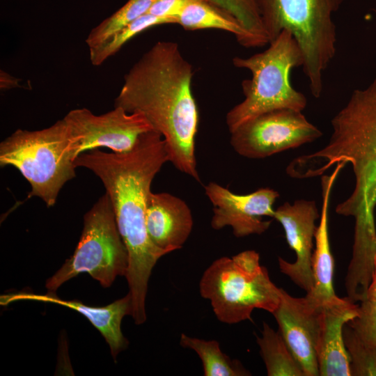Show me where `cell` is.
Returning <instances> with one entry per match:
<instances>
[{"instance_id": "cell-1", "label": "cell", "mask_w": 376, "mask_h": 376, "mask_svg": "<svg viewBox=\"0 0 376 376\" xmlns=\"http://www.w3.org/2000/svg\"><path fill=\"white\" fill-rule=\"evenodd\" d=\"M169 162L166 143L152 130L142 134L126 152H106L100 148L79 155L76 167L93 172L102 181L115 213L129 257L125 275L132 298V317L141 324L146 320L148 281L157 262L168 251L150 240L146 225L147 201L152 182Z\"/></svg>"}, {"instance_id": "cell-2", "label": "cell", "mask_w": 376, "mask_h": 376, "mask_svg": "<svg viewBox=\"0 0 376 376\" xmlns=\"http://www.w3.org/2000/svg\"><path fill=\"white\" fill-rule=\"evenodd\" d=\"M192 65L177 42L159 41L132 65L114 100L140 113L165 141L169 162L198 182L195 138L198 111L191 90Z\"/></svg>"}, {"instance_id": "cell-3", "label": "cell", "mask_w": 376, "mask_h": 376, "mask_svg": "<svg viewBox=\"0 0 376 376\" xmlns=\"http://www.w3.org/2000/svg\"><path fill=\"white\" fill-rule=\"evenodd\" d=\"M332 133L327 145L293 159L290 175L304 179L322 175L338 163H350L354 187L351 195L336 207L338 214L352 217L354 228H375L376 207V78L354 90L345 105L331 120Z\"/></svg>"}, {"instance_id": "cell-4", "label": "cell", "mask_w": 376, "mask_h": 376, "mask_svg": "<svg viewBox=\"0 0 376 376\" xmlns=\"http://www.w3.org/2000/svg\"><path fill=\"white\" fill-rule=\"evenodd\" d=\"M265 51L249 57L236 56L233 64L249 70L251 77L242 82L244 99L226 114L230 133L263 113L292 109L302 111L307 99L291 84L290 72L302 66L304 57L292 34L283 30Z\"/></svg>"}, {"instance_id": "cell-5", "label": "cell", "mask_w": 376, "mask_h": 376, "mask_svg": "<svg viewBox=\"0 0 376 376\" xmlns=\"http://www.w3.org/2000/svg\"><path fill=\"white\" fill-rule=\"evenodd\" d=\"M344 0H260L261 16L269 43L283 30L290 31L301 50L303 72L311 93L323 91V75L336 53L333 15Z\"/></svg>"}, {"instance_id": "cell-6", "label": "cell", "mask_w": 376, "mask_h": 376, "mask_svg": "<svg viewBox=\"0 0 376 376\" xmlns=\"http://www.w3.org/2000/svg\"><path fill=\"white\" fill-rule=\"evenodd\" d=\"M70 135L64 118L40 130L18 129L0 143V166L16 168L28 181V198L54 206L64 185L76 177Z\"/></svg>"}, {"instance_id": "cell-7", "label": "cell", "mask_w": 376, "mask_h": 376, "mask_svg": "<svg viewBox=\"0 0 376 376\" xmlns=\"http://www.w3.org/2000/svg\"><path fill=\"white\" fill-rule=\"evenodd\" d=\"M202 297L210 300L217 319L226 324L251 320L256 308L272 313L278 307L282 288L270 279L254 250L215 260L199 282Z\"/></svg>"}, {"instance_id": "cell-8", "label": "cell", "mask_w": 376, "mask_h": 376, "mask_svg": "<svg viewBox=\"0 0 376 376\" xmlns=\"http://www.w3.org/2000/svg\"><path fill=\"white\" fill-rule=\"evenodd\" d=\"M128 263L127 249L118 230L111 202L105 193L85 214L74 253L45 285L48 292H55L67 281L87 273L108 288L117 276H125Z\"/></svg>"}, {"instance_id": "cell-9", "label": "cell", "mask_w": 376, "mask_h": 376, "mask_svg": "<svg viewBox=\"0 0 376 376\" xmlns=\"http://www.w3.org/2000/svg\"><path fill=\"white\" fill-rule=\"evenodd\" d=\"M230 134V145L237 154L263 159L311 143L322 132L302 111L279 109L250 119Z\"/></svg>"}, {"instance_id": "cell-10", "label": "cell", "mask_w": 376, "mask_h": 376, "mask_svg": "<svg viewBox=\"0 0 376 376\" xmlns=\"http://www.w3.org/2000/svg\"><path fill=\"white\" fill-rule=\"evenodd\" d=\"M77 157L101 148L113 152L131 150L139 136L152 127L140 113H129L120 107L101 115L86 108L70 111L64 117Z\"/></svg>"}, {"instance_id": "cell-11", "label": "cell", "mask_w": 376, "mask_h": 376, "mask_svg": "<svg viewBox=\"0 0 376 376\" xmlns=\"http://www.w3.org/2000/svg\"><path fill=\"white\" fill-rule=\"evenodd\" d=\"M204 188L205 195L213 205L211 219L213 229L230 226L235 237H243L261 235L269 228L272 221L263 218L274 217L273 206L279 197L277 191L263 187L240 195L214 182L207 183Z\"/></svg>"}, {"instance_id": "cell-12", "label": "cell", "mask_w": 376, "mask_h": 376, "mask_svg": "<svg viewBox=\"0 0 376 376\" xmlns=\"http://www.w3.org/2000/svg\"><path fill=\"white\" fill-rule=\"evenodd\" d=\"M320 217L315 202L304 199L292 204L284 203L275 210L273 217L283 226L286 241L296 256L294 263L279 257V269L306 293L313 286L312 256L318 227L315 221Z\"/></svg>"}, {"instance_id": "cell-13", "label": "cell", "mask_w": 376, "mask_h": 376, "mask_svg": "<svg viewBox=\"0 0 376 376\" xmlns=\"http://www.w3.org/2000/svg\"><path fill=\"white\" fill-rule=\"evenodd\" d=\"M320 308L305 297H295L282 289L280 303L272 313L305 376L320 375L316 342Z\"/></svg>"}, {"instance_id": "cell-14", "label": "cell", "mask_w": 376, "mask_h": 376, "mask_svg": "<svg viewBox=\"0 0 376 376\" xmlns=\"http://www.w3.org/2000/svg\"><path fill=\"white\" fill-rule=\"evenodd\" d=\"M359 305L347 297L336 296L321 306L318 317L316 354L321 376H351L345 347V325L359 315Z\"/></svg>"}, {"instance_id": "cell-15", "label": "cell", "mask_w": 376, "mask_h": 376, "mask_svg": "<svg viewBox=\"0 0 376 376\" xmlns=\"http://www.w3.org/2000/svg\"><path fill=\"white\" fill-rule=\"evenodd\" d=\"M25 300L58 304L79 312L101 333L108 343L113 358L126 349L128 345V341L121 331V322L124 316L132 315V298L130 293L102 307L88 306L77 300L63 299L52 292H48L45 295L28 292L3 295L1 296L0 303L1 305L6 306L14 301Z\"/></svg>"}, {"instance_id": "cell-16", "label": "cell", "mask_w": 376, "mask_h": 376, "mask_svg": "<svg viewBox=\"0 0 376 376\" xmlns=\"http://www.w3.org/2000/svg\"><path fill=\"white\" fill-rule=\"evenodd\" d=\"M193 224L191 210L185 201L166 192L150 191L146 225L156 246L169 253L181 249L191 233Z\"/></svg>"}, {"instance_id": "cell-17", "label": "cell", "mask_w": 376, "mask_h": 376, "mask_svg": "<svg viewBox=\"0 0 376 376\" xmlns=\"http://www.w3.org/2000/svg\"><path fill=\"white\" fill-rule=\"evenodd\" d=\"M345 165L343 162L338 163L330 175L321 177L322 209L315 235V249L312 256L313 286L305 296L317 307H321L337 296L334 288V259L329 237V207L334 184Z\"/></svg>"}, {"instance_id": "cell-18", "label": "cell", "mask_w": 376, "mask_h": 376, "mask_svg": "<svg viewBox=\"0 0 376 376\" xmlns=\"http://www.w3.org/2000/svg\"><path fill=\"white\" fill-rule=\"evenodd\" d=\"M175 24L190 31L223 30L234 35L242 46L257 47L252 36L235 17L205 0H189L176 17Z\"/></svg>"}, {"instance_id": "cell-19", "label": "cell", "mask_w": 376, "mask_h": 376, "mask_svg": "<svg viewBox=\"0 0 376 376\" xmlns=\"http://www.w3.org/2000/svg\"><path fill=\"white\" fill-rule=\"evenodd\" d=\"M257 343L268 376H305L281 333L266 322Z\"/></svg>"}, {"instance_id": "cell-20", "label": "cell", "mask_w": 376, "mask_h": 376, "mask_svg": "<svg viewBox=\"0 0 376 376\" xmlns=\"http://www.w3.org/2000/svg\"><path fill=\"white\" fill-rule=\"evenodd\" d=\"M182 347L194 350L200 357L205 376H246L251 375L242 363L224 354L215 340H206L182 334Z\"/></svg>"}, {"instance_id": "cell-21", "label": "cell", "mask_w": 376, "mask_h": 376, "mask_svg": "<svg viewBox=\"0 0 376 376\" xmlns=\"http://www.w3.org/2000/svg\"><path fill=\"white\" fill-rule=\"evenodd\" d=\"M173 24L169 19L146 13L119 31H116L98 45L89 48L90 61L93 65L99 66L116 54L130 40L146 29L158 25Z\"/></svg>"}, {"instance_id": "cell-22", "label": "cell", "mask_w": 376, "mask_h": 376, "mask_svg": "<svg viewBox=\"0 0 376 376\" xmlns=\"http://www.w3.org/2000/svg\"><path fill=\"white\" fill-rule=\"evenodd\" d=\"M235 17L252 36L257 47L269 44L260 9V0H205Z\"/></svg>"}, {"instance_id": "cell-23", "label": "cell", "mask_w": 376, "mask_h": 376, "mask_svg": "<svg viewBox=\"0 0 376 376\" xmlns=\"http://www.w3.org/2000/svg\"><path fill=\"white\" fill-rule=\"evenodd\" d=\"M155 0H128L111 16L91 29L86 43L88 48L100 44L110 36L146 14Z\"/></svg>"}, {"instance_id": "cell-24", "label": "cell", "mask_w": 376, "mask_h": 376, "mask_svg": "<svg viewBox=\"0 0 376 376\" xmlns=\"http://www.w3.org/2000/svg\"><path fill=\"white\" fill-rule=\"evenodd\" d=\"M343 338L351 376H376V346L365 341L347 323L343 329Z\"/></svg>"}, {"instance_id": "cell-25", "label": "cell", "mask_w": 376, "mask_h": 376, "mask_svg": "<svg viewBox=\"0 0 376 376\" xmlns=\"http://www.w3.org/2000/svg\"><path fill=\"white\" fill-rule=\"evenodd\" d=\"M360 302L358 316L347 324L365 341L376 346V297L366 296Z\"/></svg>"}, {"instance_id": "cell-26", "label": "cell", "mask_w": 376, "mask_h": 376, "mask_svg": "<svg viewBox=\"0 0 376 376\" xmlns=\"http://www.w3.org/2000/svg\"><path fill=\"white\" fill-rule=\"evenodd\" d=\"M189 0H155L147 13L169 19L175 24L176 17Z\"/></svg>"}, {"instance_id": "cell-27", "label": "cell", "mask_w": 376, "mask_h": 376, "mask_svg": "<svg viewBox=\"0 0 376 376\" xmlns=\"http://www.w3.org/2000/svg\"><path fill=\"white\" fill-rule=\"evenodd\" d=\"M20 87L19 79L1 70L0 88L1 90H8Z\"/></svg>"}]
</instances>
